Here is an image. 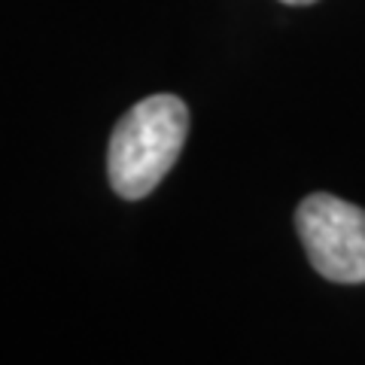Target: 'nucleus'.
Returning <instances> with one entry per match:
<instances>
[{"instance_id":"1","label":"nucleus","mask_w":365,"mask_h":365,"mask_svg":"<svg viewBox=\"0 0 365 365\" xmlns=\"http://www.w3.org/2000/svg\"><path fill=\"white\" fill-rule=\"evenodd\" d=\"M189 134V107L177 95H153L134 104L113 128L107 177L116 195L140 201L168 177Z\"/></svg>"},{"instance_id":"2","label":"nucleus","mask_w":365,"mask_h":365,"mask_svg":"<svg viewBox=\"0 0 365 365\" xmlns=\"http://www.w3.org/2000/svg\"><path fill=\"white\" fill-rule=\"evenodd\" d=\"M295 232L317 274L332 283H365V210L317 192L295 210Z\"/></svg>"},{"instance_id":"3","label":"nucleus","mask_w":365,"mask_h":365,"mask_svg":"<svg viewBox=\"0 0 365 365\" xmlns=\"http://www.w3.org/2000/svg\"><path fill=\"white\" fill-rule=\"evenodd\" d=\"M283 4H289V6H307V4H317V0H283Z\"/></svg>"}]
</instances>
